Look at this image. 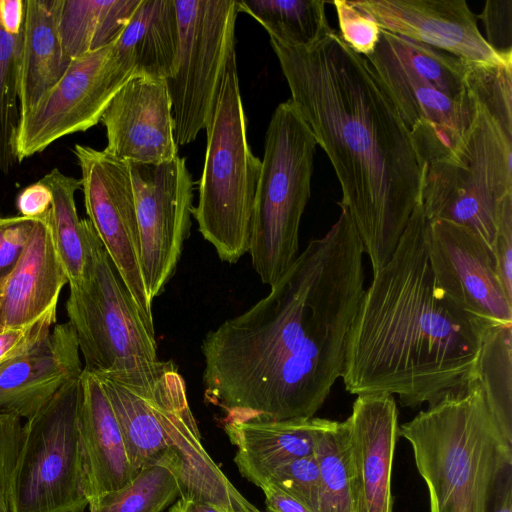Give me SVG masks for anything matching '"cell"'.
Listing matches in <instances>:
<instances>
[{"mask_svg": "<svg viewBox=\"0 0 512 512\" xmlns=\"http://www.w3.org/2000/svg\"><path fill=\"white\" fill-rule=\"evenodd\" d=\"M80 435L88 501L123 487L137 474L101 382L84 369L81 374Z\"/></svg>", "mask_w": 512, "mask_h": 512, "instance_id": "obj_22", "label": "cell"}, {"mask_svg": "<svg viewBox=\"0 0 512 512\" xmlns=\"http://www.w3.org/2000/svg\"><path fill=\"white\" fill-rule=\"evenodd\" d=\"M68 277L55 248L46 214L35 222L29 241L3 288L1 323L22 327L58 303Z\"/></svg>", "mask_w": 512, "mask_h": 512, "instance_id": "obj_23", "label": "cell"}, {"mask_svg": "<svg viewBox=\"0 0 512 512\" xmlns=\"http://www.w3.org/2000/svg\"><path fill=\"white\" fill-rule=\"evenodd\" d=\"M314 455L321 478L318 512H359L344 422L336 421L321 436Z\"/></svg>", "mask_w": 512, "mask_h": 512, "instance_id": "obj_31", "label": "cell"}, {"mask_svg": "<svg viewBox=\"0 0 512 512\" xmlns=\"http://www.w3.org/2000/svg\"><path fill=\"white\" fill-rule=\"evenodd\" d=\"M57 304L34 322L0 332V365L18 358L43 343L56 322Z\"/></svg>", "mask_w": 512, "mask_h": 512, "instance_id": "obj_35", "label": "cell"}, {"mask_svg": "<svg viewBox=\"0 0 512 512\" xmlns=\"http://www.w3.org/2000/svg\"><path fill=\"white\" fill-rule=\"evenodd\" d=\"M132 76L133 71L118 58L114 42L73 59L58 83L20 117L17 162L42 152L62 137L95 126Z\"/></svg>", "mask_w": 512, "mask_h": 512, "instance_id": "obj_13", "label": "cell"}, {"mask_svg": "<svg viewBox=\"0 0 512 512\" xmlns=\"http://www.w3.org/2000/svg\"><path fill=\"white\" fill-rule=\"evenodd\" d=\"M323 0H237L239 12L260 23L270 38L305 45L329 25Z\"/></svg>", "mask_w": 512, "mask_h": 512, "instance_id": "obj_30", "label": "cell"}, {"mask_svg": "<svg viewBox=\"0 0 512 512\" xmlns=\"http://www.w3.org/2000/svg\"><path fill=\"white\" fill-rule=\"evenodd\" d=\"M261 490L265 495L266 512H311L304 505L267 483Z\"/></svg>", "mask_w": 512, "mask_h": 512, "instance_id": "obj_42", "label": "cell"}, {"mask_svg": "<svg viewBox=\"0 0 512 512\" xmlns=\"http://www.w3.org/2000/svg\"><path fill=\"white\" fill-rule=\"evenodd\" d=\"M317 142L290 99L270 119L251 220L248 253L271 286L299 252V229L311 195Z\"/></svg>", "mask_w": 512, "mask_h": 512, "instance_id": "obj_8", "label": "cell"}, {"mask_svg": "<svg viewBox=\"0 0 512 512\" xmlns=\"http://www.w3.org/2000/svg\"><path fill=\"white\" fill-rule=\"evenodd\" d=\"M427 249L437 284L458 308L489 326L512 325V300L478 235L447 220H428Z\"/></svg>", "mask_w": 512, "mask_h": 512, "instance_id": "obj_16", "label": "cell"}, {"mask_svg": "<svg viewBox=\"0 0 512 512\" xmlns=\"http://www.w3.org/2000/svg\"><path fill=\"white\" fill-rule=\"evenodd\" d=\"M491 512H512V467L499 480Z\"/></svg>", "mask_w": 512, "mask_h": 512, "instance_id": "obj_43", "label": "cell"}, {"mask_svg": "<svg viewBox=\"0 0 512 512\" xmlns=\"http://www.w3.org/2000/svg\"><path fill=\"white\" fill-rule=\"evenodd\" d=\"M270 43L375 273L421 205L424 165L412 133L366 58L331 26L305 45Z\"/></svg>", "mask_w": 512, "mask_h": 512, "instance_id": "obj_2", "label": "cell"}, {"mask_svg": "<svg viewBox=\"0 0 512 512\" xmlns=\"http://www.w3.org/2000/svg\"><path fill=\"white\" fill-rule=\"evenodd\" d=\"M491 252L502 288L506 296L512 300V215L500 221Z\"/></svg>", "mask_w": 512, "mask_h": 512, "instance_id": "obj_39", "label": "cell"}, {"mask_svg": "<svg viewBox=\"0 0 512 512\" xmlns=\"http://www.w3.org/2000/svg\"><path fill=\"white\" fill-rule=\"evenodd\" d=\"M168 512H229L225 508L190 498L180 497Z\"/></svg>", "mask_w": 512, "mask_h": 512, "instance_id": "obj_44", "label": "cell"}, {"mask_svg": "<svg viewBox=\"0 0 512 512\" xmlns=\"http://www.w3.org/2000/svg\"><path fill=\"white\" fill-rule=\"evenodd\" d=\"M400 436L426 484L429 512L492 511L499 480L512 467V443L476 377L399 425Z\"/></svg>", "mask_w": 512, "mask_h": 512, "instance_id": "obj_5", "label": "cell"}, {"mask_svg": "<svg viewBox=\"0 0 512 512\" xmlns=\"http://www.w3.org/2000/svg\"><path fill=\"white\" fill-rule=\"evenodd\" d=\"M4 283H5V280L0 281V332L4 330V327L2 326V323H1V307H2Z\"/></svg>", "mask_w": 512, "mask_h": 512, "instance_id": "obj_45", "label": "cell"}, {"mask_svg": "<svg viewBox=\"0 0 512 512\" xmlns=\"http://www.w3.org/2000/svg\"><path fill=\"white\" fill-rule=\"evenodd\" d=\"M82 371L71 324L56 325L35 349L0 365V414L28 419Z\"/></svg>", "mask_w": 512, "mask_h": 512, "instance_id": "obj_20", "label": "cell"}, {"mask_svg": "<svg viewBox=\"0 0 512 512\" xmlns=\"http://www.w3.org/2000/svg\"><path fill=\"white\" fill-rule=\"evenodd\" d=\"M23 425L18 416L0 414V512H11V483L21 449Z\"/></svg>", "mask_w": 512, "mask_h": 512, "instance_id": "obj_36", "label": "cell"}, {"mask_svg": "<svg viewBox=\"0 0 512 512\" xmlns=\"http://www.w3.org/2000/svg\"><path fill=\"white\" fill-rule=\"evenodd\" d=\"M141 0H61L59 33L73 60L119 37Z\"/></svg>", "mask_w": 512, "mask_h": 512, "instance_id": "obj_26", "label": "cell"}, {"mask_svg": "<svg viewBox=\"0 0 512 512\" xmlns=\"http://www.w3.org/2000/svg\"><path fill=\"white\" fill-rule=\"evenodd\" d=\"M342 40L363 57L374 50L381 29L376 22L350 0H334Z\"/></svg>", "mask_w": 512, "mask_h": 512, "instance_id": "obj_34", "label": "cell"}, {"mask_svg": "<svg viewBox=\"0 0 512 512\" xmlns=\"http://www.w3.org/2000/svg\"><path fill=\"white\" fill-rule=\"evenodd\" d=\"M267 483L297 500L311 512L319 511L321 478L314 453L279 466Z\"/></svg>", "mask_w": 512, "mask_h": 512, "instance_id": "obj_33", "label": "cell"}, {"mask_svg": "<svg viewBox=\"0 0 512 512\" xmlns=\"http://www.w3.org/2000/svg\"><path fill=\"white\" fill-rule=\"evenodd\" d=\"M335 420L310 417L289 420L228 419L224 430L237 451L234 462L260 489L279 466L314 453L321 436Z\"/></svg>", "mask_w": 512, "mask_h": 512, "instance_id": "obj_21", "label": "cell"}, {"mask_svg": "<svg viewBox=\"0 0 512 512\" xmlns=\"http://www.w3.org/2000/svg\"><path fill=\"white\" fill-rule=\"evenodd\" d=\"M25 0H0V27L11 35L23 30Z\"/></svg>", "mask_w": 512, "mask_h": 512, "instance_id": "obj_41", "label": "cell"}, {"mask_svg": "<svg viewBox=\"0 0 512 512\" xmlns=\"http://www.w3.org/2000/svg\"><path fill=\"white\" fill-rule=\"evenodd\" d=\"M174 0H141L114 42L118 58L134 75L166 79L178 47Z\"/></svg>", "mask_w": 512, "mask_h": 512, "instance_id": "obj_25", "label": "cell"}, {"mask_svg": "<svg viewBox=\"0 0 512 512\" xmlns=\"http://www.w3.org/2000/svg\"><path fill=\"white\" fill-rule=\"evenodd\" d=\"M488 44L500 55L512 57V0H488L480 15Z\"/></svg>", "mask_w": 512, "mask_h": 512, "instance_id": "obj_38", "label": "cell"}, {"mask_svg": "<svg viewBox=\"0 0 512 512\" xmlns=\"http://www.w3.org/2000/svg\"><path fill=\"white\" fill-rule=\"evenodd\" d=\"M23 30L11 35L0 27V170L16 164V136L20 121L18 95Z\"/></svg>", "mask_w": 512, "mask_h": 512, "instance_id": "obj_32", "label": "cell"}, {"mask_svg": "<svg viewBox=\"0 0 512 512\" xmlns=\"http://www.w3.org/2000/svg\"><path fill=\"white\" fill-rule=\"evenodd\" d=\"M427 224L420 205L364 291L341 377L350 394L397 395L401 406L415 409L476 377L490 326L458 308L437 284Z\"/></svg>", "mask_w": 512, "mask_h": 512, "instance_id": "obj_3", "label": "cell"}, {"mask_svg": "<svg viewBox=\"0 0 512 512\" xmlns=\"http://www.w3.org/2000/svg\"><path fill=\"white\" fill-rule=\"evenodd\" d=\"M474 113L460 140L423 160L427 220L468 228L490 248L512 215V64L471 67Z\"/></svg>", "mask_w": 512, "mask_h": 512, "instance_id": "obj_4", "label": "cell"}, {"mask_svg": "<svg viewBox=\"0 0 512 512\" xmlns=\"http://www.w3.org/2000/svg\"><path fill=\"white\" fill-rule=\"evenodd\" d=\"M51 191L52 204L46 213L55 248L68 277L69 285L80 282L87 259V227L89 219H80L75 192L82 188L80 179L52 169L40 179Z\"/></svg>", "mask_w": 512, "mask_h": 512, "instance_id": "obj_27", "label": "cell"}, {"mask_svg": "<svg viewBox=\"0 0 512 512\" xmlns=\"http://www.w3.org/2000/svg\"><path fill=\"white\" fill-rule=\"evenodd\" d=\"M52 194L40 180L24 188L16 198V207L20 216L41 218L50 209Z\"/></svg>", "mask_w": 512, "mask_h": 512, "instance_id": "obj_40", "label": "cell"}, {"mask_svg": "<svg viewBox=\"0 0 512 512\" xmlns=\"http://www.w3.org/2000/svg\"><path fill=\"white\" fill-rule=\"evenodd\" d=\"M512 325L486 329L476 378L486 403L506 440L512 443Z\"/></svg>", "mask_w": 512, "mask_h": 512, "instance_id": "obj_29", "label": "cell"}, {"mask_svg": "<svg viewBox=\"0 0 512 512\" xmlns=\"http://www.w3.org/2000/svg\"><path fill=\"white\" fill-rule=\"evenodd\" d=\"M101 382L136 473L167 456L180 462V497L257 512L204 449L186 384L173 361L128 374H94Z\"/></svg>", "mask_w": 512, "mask_h": 512, "instance_id": "obj_6", "label": "cell"}, {"mask_svg": "<svg viewBox=\"0 0 512 512\" xmlns=\"http://www.w3.org/2000/svg\"><path fill=\"white\" fill-rule=\"evenodd\" d=\"M180 462L167 456L147 465L123 487L89 501V512H162L180 495Z\"/></svg>", "mask_w": 512, "mask_h": 512, "instance_id": "obj_28", "label": "cell"}, {"mask_svg": "<svg viewBox=\"0 0 512 512\" xmlns=\"http://www.w3.org/2000/svg\"><path fill=\"white\" fill-rule=\"evenodd\" d=\"M2 218H3V217H2V214H1V208H0V220H1Z\"/></svg>", "mask_w": 512, "mask_h": 512, "instance_id": "obj_46", "label": "cell"}, {"mask_svg": "<svg viewBox=\"0 0 512 512\" xmlns=\"http://www.w3.org/2000/svg\"><path fill=\"white\" fill-rule=\"evenodd\" d=\"M109 154L127 163L159 164L178 156L172 103L165 79L130 77L101 120Z\"/></svg>", "mask_w": 512, "mask_h": 512, "instance_id": "obj_18", "label": "cell"}, {"mask_svg": "<svg viewBox=\"0 0 512 512\" xmlns=\"http://www.w3.org/2000/svg\"><path fill=\"white\" fill-rule=\"evenodd\" d=\"M82 280L70 286L66 311L93 374L148 371L161 360L154 324L147 321L89 220Z\"/></svg>", "mask_w": 512, "mask_h": 512, "instance_id": "obj_10", "label": "cell"}, {"mask_svg": "<svg viewBox=\"0 0 512 512\" xmlns=\"http://www.w3.org/2000/svg\"><path fill=\"white\" fill-rule=\"evenodd\" d=\"M61 0H25V18L19 68L20 117L62 78L71 59L60 33Z\"/></svg>", "mask_w": 512, "mask_h": 512, "instance_id": "obj_24", "label": "cell"}, {"mask_svg": "<svg viewBox=\"0 0 512 512\" xmlns=\"http://www.w3.org/2000/svg\"><path fill=\"white\" fill-rule=\"evenodd\" d=\"M88 219L147 321L152 302L143 279L140 238L129 163L105 150L75 145Z\"/></svg>", "mask_w": 512, "mask_h": 512, "instance_id": "obj_15", "label": "cell"}, {"mask_svg": "<svg viewBox=\"0 0 512 512\" xmlns=\"http://www.w3.org/2000/svg\"><path fill=\"white\" fill-rule=\"evenodd\" d=\"M393 395H358L343 421L353 467L359 512H393L392 468L399 437Z\"/></svg>", "mask_w": 512, "mask_h": 512, "instance_id": "obj_19", "label": "cell"}, {"mask_svg": "<svg viewBox=\"0 0 512 512\" xmlns=\"http://www.w3.org/2000/svg\"><path fill=\"white\" fill-rule=\"evenodd\" d=\"M80 407L81 376L26 419L11 483V512H84L88 507Z\"/></svg>", "mask_w": 512, "mask_h": 512, "instance_id": "obj_11", "label": "cell"}, {"mask_svg": "<svg viewBox=\"0 0 512 512\" xmlns=\"http://www.w3.org/2000/svg\"><path fill=\"white\" fill-rule=\"evenodd\" d=\"M380 29L449 53L468 66L512 64L486 41L465 0H358Z\"/></svg>", "mask_w": 512, "mask_h": 512, "instance_id": "obj_17", "label": "cell"}, {"mask_svg": "<svg viewBox=\"0 0 512 512\" xmlns=\"http://www.w3.org/2000/svg\"><path fill=\"white\" fill-rule=\"evenodd\" d=\"M37 219L13 216L0 220V281L17 265Z\"/></svg>", "mask_w": 512, "mask_h": 512, "instance_id": "obj_37", "label": "cell"}, {"mask_svg": "<svg viewBox=\"0 0 512 512\" xmlns=\"http://www.w3.org/2000/svg\"><path fill=\"white\" fill-rule=\"evenodd\" d=\"M178 47L165 79L177 146L193 142L214 111L226 63L235 51L237 0H174Z\"/></svg>", "mask_w": 512, "mask_h": 512, "instance_id": "obj_12", "label": "cell"}, {"mask_svg": "<svg viewBox=\"0 0 512 512\" xmlns=\"http://www.w3.org/2000/svg\"><path fill=\"white\" fill-rule=\"evenodd\" d=\"M246 116L239 89L236 51L226 63L214 111L205 127L207 146L192 209L203 238L223 262L236 263L248 253L251 220L261 160L247 140Z\"/></svg>", "mask_w": 512, "mask_h": 512, "instance_id": "obj_7", "label": "cell"}, {"mask_svg": "<svg viewBox=\"0 0 512 512\" xmlns=\"http://www.w3.org/2000/svg\"><path fill=\"white\" fill-rule=\"evenodd\" d=\"M414 141L460 140L474 113L471 66L426 44L381 29L365 57Z\"/></svg>", "mask_w": 512, "mask_h": 512, "instance_id": "obj_9", "label": "cell"}, {"mask_svg": "<svg viewBox=\"0 0 512 512\" xmlns=\"http://www.w3.org/2000/svg\"><path fill=\"white\" fill-rule=\"evenodd\" d=\"M348 211L311 240L270 292L202 340L205 399L225 420L313 417L342 377L365 291Z\"/></svg>", "mask_w": 512, "mask_h": 512, "instance_id": "obj_1", "label": "cell"}, {"mask_svg": "<svg viewBox=\"0 0 512 512\" xmlns=\"http://www.w3.org/2000/svg\"><path fill=\"white\" fill-rule=\"evenodd\" d=\"M140 262L151 302L173 277L190 233L194 182L185 158L130 163Z\"/></svg>", "mask_w": 512, "mask_h": 512, "instance_id": "obj_14", "label": "cell"}]
</instances>
